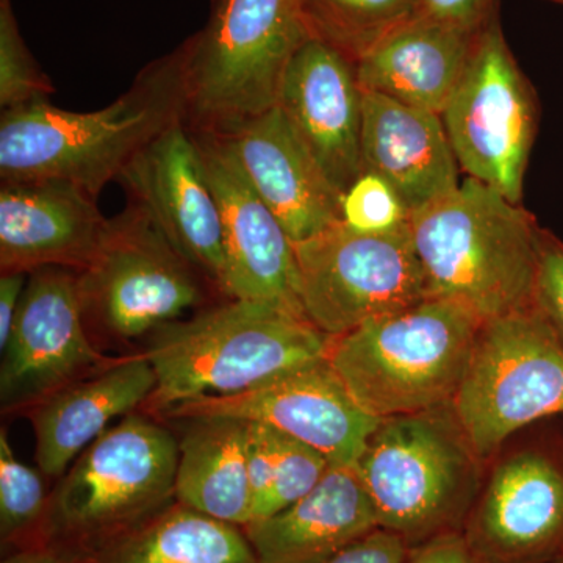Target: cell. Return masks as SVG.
Instances as JSON below:
<instances>
[{
    "label": "cell",
    "mask_w": 563,
    "mask_h": 563,
    "mask_svg": "<svg viewBox=\"0 0 563 563\" xmlns=\"http://www.w3.org/2000/svg\"><path fill=\"white\" fill-rule=\"evenodd\" d=\"M185 122L176 52L151 63L131 88L102 110L69 111L49 101L3 110L2 181H65L92 198L152 140Z\"/></svg>",
    "instance_id": "obj_1"
},
{
    "label": "cell",
    "mask_w": 563,
    "mask_h": 563,
    "mask_svg": "<svg viewBox=\"0 0 563 563\" xmlns=\"http://www.w3.org/2000/svg\"><path fill=\"white\" fill-rule=\"evenodd\" d=\"M329 343L331 336L288 307L228 299L147 336L143 352L157 385L141 412L158 418L176 404L250 390L324 361Z\"/></svg>",
    "instance_id": "obj_2"
},
{
    "label": "cell",
    "mask_w": 563,
    "mask_h": 563,
    "mask_svg": "<svg viewBox=\"0 0 563 563\" xmlns=\"http://www.w3.org/2000/svg\"><path fill=\"white\" fill-rule=\"evenodd\" d=\"M409 225L429 295L483 322L532 306L542 228L521 203L466 177Z\"/></svg>",
    "instance_id": "obj_3"
},
{
    "label": "cell",
    "mask_w": 563,
    "mask_h": 563,
    "mask_svg": "<svg viewBox=\"0 0 563 563\" xmlns=\"http://www.w3.org/2000/svg\"><path fill=\"white\" fill-rule=\"evenodd\" d=\"M179 440L133 412L74 461L51 490L40 547L88 563L176 503Z\"/></svg>",
    "instance_id": "obj_4"
},
{
    "label": "cell",
    "mask_w": 563,
    "mask_h": 563,
    "mask_svg": "<svg viewBox=\"0 0 563 563\" xmlns=\"http://www.w3.org/2000/svg\"><path fill=\"white\" fill-rule=\"evenodd\" d=\"M483 324L462 303L429 296L331 336L328 361L374 417L429 412L453 404Z\"/></svg>",
    "instance_id": "obj_5"
},
{
    "label": "cell",
    "mask_w": 563,
    "mask_h": 563,
    "mask_svg": "<svg viewBox=\"0 0 563 563\" xmlns=\"http://www.w3.org/2000/svg\"><path fill=\"white\" fill-rule=\"evenodd\" d=\"M309 38L299 0H217L206 27L174 51L185 124L229 135L277 107L285 73Z\"/></svg>",
    "instance_id": "obj_6"
},
{
    "label": "cell",
    "mask_w": 563,
    "mask_h": 563,
    "mask_svg": "<svg viewBox=\"0 0 563 563\" xmlns=\"http://www.w3.org/2000/svg\"><path fill=\"white\" fill-rule=\"evenodd\" d=\"M444 409L385 418L355 463L379 528L410 548L463 532L473 509L477 455Z\"/></svg>",
    "instance_id": "obj_7"
},
{
    "label": "cell",
    "mask_w": 563,
    "mask_h": 563,
    "mask_svg": "<svg viewBox=\"0 0 563 563\" xmlns=\"http://www.w3.org/2000/svg\"><path fill=\"white\" fill-rule=\"evenodd\" d=\"M77 274L85 324L101 351L180 320L206 303V285L211 287L133 202L111 218L98 254Z\"/></svg>",
    "instance_id": "obj_8"
},
{
    "label": "cell",
    "mask_w": 563,
    "mask_h": 563,
    "mask_svg": "<svg viewBox=\"0 0 563 563\" xmlns=\"http://www.w3.org/2000/svg\"><path fill=\"white\" fill-rule=\"evenodd\" d=\"M451 407L477 459L563 415V344L536 303L484 322Z\"/></svg>",
    "instance_id": "obj_9"
},
{
    "label": "cell",
    "mask_w": 563,
    "mask_h": 563,
    "mask_svg": "<svg viewBox=\"0 0 563 563\" xmlns=\"http://www.w3.org/2000/svg\"><path fill=\"white\" fill-rule=\"evenodd\" d=\"M440 117L461 172L521 203L539 101L504 36L499 10L477 32Z\"/></svg>",
    "instance_id": "obj_10"
},
{
    "label": "cell",
    "mask_w": 563,
    "mask_h": 563,
    "mask_svg": "<svg viewBox=\"0 0 563 563\" xmlns=\"http://www.w3.org/2000/svg\"><path fill=\"white\" fill-rule=\"evenodd\" d=\"M292 244L303 314L325 335H343L431 296L409 222L385 233L336 222Z\"/></svg>",
    "instance_id": "obj_11"
},
{
    "label": "cell",
    "mask_w": 563,
    "mask_h": 563,
    "mask_svg": "<svg viewBox=\"0 0 563 563\" xmlns=\"http://www.w3.org/2000/svg\"><path fill=\"white\" fill-rule=\"evenodd\" d=\"M206 417L262 422L310 444L332 465H355L383 422L355 401L328 358L236 395L176 404L158 418L181 421Z\"/></svg>",
    "instance_id": "obj_12"
},
{
    "label": "cell",
    "mask_w": 563,
    "mask_h": 563,
    "mask_svg": "<svg viewBox=\"0 0 563 563\" xmlns=\"http://www.w3.org/2000/svg\"><path fill=\"white\" fill-rule=\"evenodd\" d=\"M2 354L3 415H21L117 358L92 342L81 309L79 274L65 268H43L29 276Z\"/></svg>",
    "instance_id": "obj_13"
},
{
    "label": "cell",
    "mask_w": 563,
    "mask_h": 563,
    "mask_svg": "<svg viewBox=\"0 0 563 563\" xmlns=\"http://www.w3.org/2000/svg\"><path fill=\"white\" fill-rule=\"evenodd\" d=\"M132 202L224 296L222 222L195 133L177 122L151 141L118 177Z\"/></svg>",
    "instance_id": "obj_14"
},
{
    "label": "cell",
    "mask_w": 563,
    "mask_h": 563,
    "mask_svg": "<svg viewBox=\"0 0 563 563\" xmlns=\"http://www.w3.org/2000/svg\"><path fill=\"white\" fill-rule=\"evenodd\" d=\"M192 133L220 209L225 298L279 303L303 314L290 236L252 187L228 141Z\"/></svg>",
    "instance_id": "obj_15"
},
{
    "label": "cell",
    "mask_w": 563,
    "mask_h": 563,
    "mask_svg": "<svg viewBox=\"0 0 563 563\" xmlns=\"http://www.w3.org/2000/svg\"><path fill=\"white\" fill-rule=\"evenodd\" d=\"M481 563H550L563 553V454L547 448L499 465L466 518Z\"/></svg>",
    "instance_id": "obj_16"
},
{
    "label": "cell",
    "mask_w": 563,
    "mask_h": 563,
    "mask_svg": "<svg viewBox=\"0 0 563 563\" xmlns=\"http://www.w3.org/2000/svg\"><path fill=\"white\" fill-rule=\"evenodd\" d=\"M277 107L343 196L363 174V90L354 63L307 40L285 73Z\"/></svg>",
    "instance_id": "obj_17"
},
{
    "label": "cell",
    "mask_w": 563,
    "mask_h": 563,
    "mask_svg": "<svg viewBox=\"0 0 563 563\" xmlns=\"http://www.w3.org/2000/svg\"><path fill=\"white\" fill-rule=\"evenodd\" d=\"M96 198L65 181H2L0 273H80L109 232Z\"/></svg>",
    "instance_id": "obj_18"
},
{
    "label": "cell",
    "mask_w": 563,
    "mask_h": 563,
    "mask_svg": "<svg viewBox=\"0 0 563 563\" xmlns=\"http://www.w3.org/2000/svg\"><path fill=\"white\" fill-rule=\"evenodd\" d=\"M222 136L254 190L276 214L292 243L342 222V195L292 131L279 107Z\"/></svg>",
    "instance_id": "obj_19"
},
{
    "label": "cell",
    "mask_w": 563,
    "mask_h": 563,
    "mask_svg": "<svg viewBox=\"0 0 563 563\" xmlns=\"http://www.w3.org/2000/svg\"><path fill=\"white\" fill-rule=\"evenodd\" d=\"M155 385L146 354L128 352L24 410L21 417L31 421L35 433L41 473L60 479L111 422L143 409Z\"/></svg>",
    "instance_id": "obj_20"
},
{
    "label": "cell",
    "mask_w": 563,
    "mask_h": 563,
    "mask_svg": "<svg viewBox=\"0 0 563 563\" xmlns=\"http://www.w3.org/2000/svg\"><path fill=\"white\" fill-rule=\"evenodd\" d=\"M363 172L383 177L410 213L439 201L461 185L442 117L363 90Z\"/></svg>",
    "instance_id": "obj_21"
},
{
    "label": "cell",
    "mask_w": 563,
    "mask_h": 563,
    "mask_svg": "<svg viewBox=\"0 0 563 563\" xmlns=\"http://www.w3.org/2000/svg\"><path fill=\"white\" fill-rule=\"evenodd\" d=\"M376 529L355 465H331L299 501L243 526L258 563H320Z\"/></svg>",
    "instance_id": "obj_22"
},
{
    "label": "cell",
    "mask_w": 563,
    "mask_h": 563,
    "mask_svg": "<svg viewBox=\"0 0 563 563\" xmlns=\"http://www.w3.org/2000/svg\"><path fill=\"white\" fill-rule=\"evenodd\" d=\"M477 32L418 14L355 63L358 85L362 90L442 114Z\"/></svg>",
    "instance_id": "obj_23"
},
{
    "label": "cell",
    "mask_w": 563,
    "mask_h": 563,
    "mask_svg": "<svg viewBox=\"0 0 563 563\" xmlns=\"http://www.w3.org/2000/svg\"><path fill=\"white\" fill-rule=\"evenodd\" d=\"M176 501L235 526L251 521L246 421L225 417L181 420Z\"/></svg>",
    "instance_id": "obj_24"
},
{
    "label": "cell",
    "mask_w": 563,
    "mask_h": 563,
    "mask_svg": "<svg viewBox=\"0 0 563 563\" xmlns=\"http://www.w3.org/2000/svg\"><path fill=\"white\" fill-rule=\"evenodd\" d=\"M88 563H258L240 526L174 503Z\"/></svg>",
    "instance_id": "obj_25"
},
{
    "label": "cell",
    "mask_w": 563,
    "mask_h": 563,
    "mask_svg": "<svg viewBox=\"0 0 563 563\" xmlns=\"http://www.w3.org/2000/svg\"><path fill=\"white\" fill-rule=\"evenodd\" d=\"M310 38L361 60L385 36L420 14V0H299Z\"/></svg>",
    "instance_id": "obj_26"
},
{
    "label": "cell",
    "mask_w": 563,
    "mask_h": 563,
    "mask_svg": "<svg viewBox=\"0 0 563 563\" xmlns=\"http://www.w3.org/2000/svg\"><path fill=\"white\" fill-rule=\"evenodd\" d=\"M44 474L14 455L7 429L0 431V542L3 554L40 547L49 509Z\"/></svg>",
    "instance_id": "obj_27"
},
{
    "label": "cell",
    "mask_w": 563,
    "mask_h": 563,
    "mask_svg": "<svg viewBox=\"0 0 563 563\" xmlns=\"http://www.w3.org/2000/svg\"><path fill=\"white\" fill-rule=\"evenodd\" d=\"M54 85L22 40L10 0H0V107L18 109L49 101Z\"/></svg>",
    "instance_id": "obj_28"
},
{
    "label": "cell",
    "mask_w": 563,
    "mask_h": 563,
    "mask_svg": "<svg viewBox=\"0 0 563 563\" xmlns=\"http://www.w3.org/2000/svg\"><path fill=\"white\" fill-rule=\"evenodd\" d=\"M273 431L276 442V477L268 498L258 507L252 521L272 517L299 501L320 484L332 465L324 454L310 444L276 429Z\"/></svg>",
    "instance_id": "obj_29"
},
{
    "label": "cell",
    "mask_w": 563,
    "mask_h": 563,
    "mask_svg": "<svg viewBox=\"0 0 563 563\" xmlns=\"http://www.w3.org/2000/svg\"><path fill=\"white\" fill-rule=\"evenodd\" d=\"M342 222L352 231L385 233L409 222L410 211L395 188L377 174L363 172L343 192Z\"/></svg>",
    "instance_id": "obj_30"
},
{
    "label": "cell",
    "mask_w": 563,
    "mask_h": 563,
    "mask_svg": "<svg viewBox=\"0 0 563 563\" xmlns=\"http://www.w3.org/2000/svg\"><path fill=\"white\" fill-rule=\"evenodd\" d=\"M533 303L563 344V242L547 229L540 232Z\"/></svg>",
    "instance_id": "obj_31"
},
{
    "label": "cell",
    "mask_w": 563,
    "mask_h": 563,
    "mask_svg": "<svg viewBox=\"0 0 563 563\" xmlns=\"http://www.w3.org/2000/svg\"><path fill=\"white\" fill-rule=\"evenodd\" d=\"M247 476H250L252 495V514L268 498L276 477V442L274 431L262 422H247ZM250 521V523H251Z\"/></svg>",
    "instance_id": "obj_32"
},
{
    "label": "cell",
    "mask_w": 563,
    "mask_h": 563,
    "mask_svg": "<svg viewBox=\"0 0 563 563\" xmlns=\"http://www.w3.org/2000/svg\"><path fill=\"white\" fill-rule=\"evenodd\" d=\"M409 553L406 540L379 528L320 563H406Z\"/></svg>",
    "instance_id": "obj_33"
},
{
    "label": "cell",
    "mask_w": 563,
    "mask_h": 563,
    "mask_svg": "<svg viewBox=\"0 0 563 563\" xmlns=\"http://www.w3.org/2000/svg\"><path fill=\"white\" fill-rule=\"evenodd\" d=\"M498 10V0H420L421 16L476 32Z\"/></svg>",
    "instance_id": "obj_34"
},
{
    "label": "cell",
    "mask_w": 563,
    "mask_h": 563,
    "mask_svg": "<svg viewBox=\"0 0 563 563\" xmlns=\"http://www.w3.org/2000/svg\"><path fill=\"white\" fill-rule=\"evenodd\" d=\"M406 563H481L462 532L444 533L410 548Z\"/></svg>",
    "instance_id": "obj_35"
},
{
    "label": "cell",
    "mask_w": 563,
    "mask_h": 563,
    "mask_svg": "<svg viewBox=\"0 0 563 563\" xmlns=\"http://www.w3.org/2000/svg\"><path fill=\"white\" fill-rule=\"evenodd\" d=\"M29 276L31 274L0 273V350L9 343Z\"/></svg>",
    "instance_id": "obj_36"
},
{
    "label": "cell",
    "mask_w": 563,
    "mask_h": 563,
    "mask_svg": "<svg viewBox=\"0 0 563 563\" xmlns=\"http://www.w3.org/2000/svg\"><path fill=\"white\" fill-rule=\"evenodd\" d=\"M2 563H76L46 547L24 548L3 555Z\"/></svg>",
    "instance_id": "obj_37"
},
{
    "label": "cell",
    "mask_w": 563,
    "mask_h": 563,
    "mask_svg": "<svg viewBox=\"0 0 563 563\" xmlns=\"http://www.w3.org/2000/svg\"><path fill=\"white\" fill-rule=\"evenodd\" d=\"M550 563H563V553L559 555V558H555L554 561Z\"/></svg>",
    "instance_id": "obj_38"
},
{
    "label": "cell",
    "mask_w": 563,
    "mask_h": 563,
    "mask_svg": "<svg viewBox=\"0 0 563 563\" xmlns=\"http://www.w3.org/2000/svg\"><path fill=\"white\" fill-rule=\"evenodd\" d=\"M550 2L559 3V5H563V0H550Z\"/></svg>",
    "instance_id": "obj_39"
}]
</instances>
